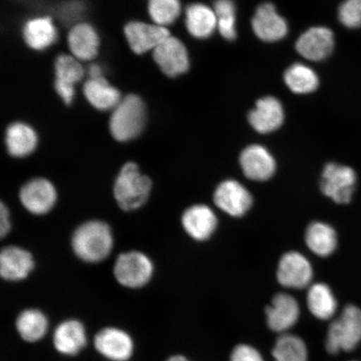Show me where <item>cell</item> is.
Masks as SVG:
<instances>
[{
	"instance_id": "obj_26",
	"label": "cell",
	"mask_w": 361,
	"mask_h": 361,
	"mask_svg": "<svg viewBox=\"0 0 361 361\" xmlns=\"http://www.w3.org/2000/svg\"><path fill=\"white\" fill-rule=\"evenodd\" d=\"M307 246L315 255L327 257L335 252L337 247V234L331 226L315 222L311 224L305 233Z\"/></svg>"
},
{
	"instance_id": "obj_24",
	"label": "cell",
	"mask_w": 361,
	"mask_h": 361,
	"mask_svg": "<svg viewBox=\"0 0 361 361\" xmlns=\"http://www.w3.org/2000/svg\"><path fill=\"white\" fill-rule=\"evenodd\" d=\"M24 38L27 44L36 51H43L56 42L57 31L49 17L36 18L26 23Z\"/></svg>"
},
{
	"instance_id": "obj_29",
	"label": "cell",
	"mask_w": 361,
	"mask_h": 361,
	"mask_svg": "<svg viewBox=\"0 0 361 361\" xmlns=\"http://www.w3.org/2000/svg\"><path fill=\"white\" fill-rule=\"evenodd\" d=\"M287 87L293 93L308 94L319 87V78L314 70L301 63L288 67L283 76Z\"/></svg>"
},
{
	"instance_id": "obj_7",
	"label": "cell",
	"mask_w": 361,
	"mask_h": 361,
	"mask_svg": "<svg viewBox=\"0 0 361 361\" xmlns=\"http://www.w3.org/2000/svg\"><path fill=\"white\" fill-rule=\"evenodd\" d=\"M94 345L99 354L111 361L128 360L134 352L132 336L116 327L101 329L94 337Z\"/></svg>"
},
{
	"instance_id": "obj_34",
	"label": "cell",
	"mask_w": 361,
	"mask_h": 361,
	"mask_svg": "<svg viewBox=\"0 0 361 361\" xmlns=\"http://www.w3.org/2000/svg\"><path fill=\"white\" fill-rule=\"evenodd\" d=\"M338 20L350 29L361 27V0H345L338 8Z\"/></svg>"
},
{
	"instance_id": "obj_1",
	"label": "cell",
	"mask_w": 361,
	"mask_h": 361,
	"mask_svg": "<svg viewBox=\"0 0 361 361\" xmlns=\"http://www.w3.org/2000/svg\"><path fill=\"white\" fill-rule=\"evenodd\" d=\"M113 247L111 230L102 221H90L75 230L72 247L81 260L97 263L111 254Z\"/></svg>"
},
{
	"instance_id": "obj_19",
	"label": "cell",
	"mask_w": 361,
	"mask_h": 361,
	"mask_svg": "<svg viewBox=\"0 0 361 361\" xmlns=\"http://www.w3.org/2000/svg\"><path fill=\"white\" fill-rule=\"evenodd\" d=\"M35 267L30 252L16 246L4 248L0 255V273L8 281H20L29 276Z\"/></svg>"
},
{
	"instance_id": "obj_2",
	"label": "cell",
	"mask_w": 361,
	"mask_h": 361,
	"mask_svg": "<svg viewBox=\"0 0 361 361\" xmlns=\"http://www.w3.org/2000/svg\"><path fill=\"white\" fill-rule=\"evenodd\" d=\"M151 190V179L143 175L134 162L123 166L114 185L116 200L125 211L138 209L145 204Z\"/></svg>"
},
{
	"instance_id": "obj_4",
	"label": "cell",
	"mask_w": 361,
	"mask_h": 361,
	"mask_svg": "<svg viewBox=\"0 0 361 361\" xmlns=\"http://www.w3.org/2000/svg\"><path fill=\"white\" fill-rule=\"evenodd\" d=\"M361 341V309L347 305L338 317L329 326L326 349L331 354L350 351Z\"/></svg>"
},
{
	"instance_id": "obj_14",
	"label": "cell",
	"mask_w": 361,
	"mask_h": 361,
	"mask_svg": "<svg viewBox=\"0 0 361 361\" xmlns=\"http://www.w3.org/2000/svg\"><path fill=\"white\" fill-rule=\"evenodd\" d=\"M125 35L130 47L138 55L154 49L171 36L166 27L130 22L125 27Z\"/></svg>"
},
{
	"instance_id": "obj_10",
	"label": "cell",
	"mask_w": 361,
	"mask_h": 361,
	"mask_svg": "<svg viewBox=\"0 0 361 361\" xmlns=\"http://www.w3.org/2000/svg\"><path fill=\"white\" fill-rule=\"evenodd\" d=\"M153 58L164 73L176 78L187 72L189 58L186 47L180 40L169 36L153 51Z\"/></svg>"
},
{
	"instance_id": "obj_17",
	"label": "cell",
	"mask_w": 361,
	"mask_h": 361,
	"mask_svg": "<svg viewBox=\"0 0 361 361\" xmlns=\"http://www.w3.org/2000/svg\"><path fill=\"white\" fill-rule=\"evenodd\" d=\"M87 331L78 319H67L56 328L53 344L59 353L67 356L78 355L87 345Z\"/></svg>"
},
{
	"instance_id": "obj_39",
	"label": "cell",
	"mask_w": 361,
	"mask_h": 361,
	"mask_svg": "<svg viewBox=\"0 0 361 361\" xmlns=\"http://www.w3.org/2000/svg\"><path fill=\"white\" fill-rule=\"evenodd\" d=\"M166 361H189V360L188 359L185 358L184 356L174 355V356H171V357L169 358Z\"/></svg>"
},
{
	"instance_id": "obj_23",
	"label": "cell",
	"mask_w": 361,
	"mask_h": 361,
	"mask_svg": "<svg viewBox=\"0 0 361 361\" xmlns=\"http://www.w3.org/2000/svg\"><path fill=\"white\" fill-rule=\"evenodd\" d=\"M8 153L15 157H25L35 151L38 138L33 128L22 123H13L6 130Z\"/></svg>"
},
{
	"instance_id": "obj_38",
	"label": "cell",
	"mask_w": 361,
	"mask_h": 361,
	"mask_svg": "<svg viewBox=\"0 0 361 361\" xmlns=\"http://www.w3.org/2000/svg\"><path fill=\"white\" fill-rule=\"evenodd\" d=\"M102 71L100 66L92 65L89 69L90 79H97L102 78Z\"/></svg>"
},
{
	"instance_id": "obj_31",
	"label": "cell",
	"mask_w": 361,
	"mask_h": 361,
	"mask_svg": "<svg viewBox=\"0 0 361 361\" xmlns=\"http://www.w3.org/2000/svg\"><path fill=\"white\" fill-rule=\"evenodd\" d=\"M214 11L218 19L219 33L226 39H235L237 36L235 6L233 0H216Z\"/></svg>"
},
{
	"instance_id": "obj_37",
	"label": "cell",
	"mask_w": 361,
	"mask_h": 361,
	"mask_svg": "<svg viewBox=\"0 0 361 361\" xmlns=\"http://www.w3.org/2000/svg\"><path fill=\"white\" fill-rule=\"evenodd\" d=\"M1 237L7 235L8 232H10L11 229V219H10V213H8V207L4 205V203L1 204Z\"/></svg>"
},
{
	"instance_id": "obj_8",
	"label": "cell",
	"mask_w": 361,
	"mask_h": 361,
	"mask_svg": "<svg viewBox=\"0 0 361 361\" xmlns=\"http://www.w3.org/2000/svg\"><path fill=\"white\" fill-rule=\"evenodd\" d=\"M20 198L23 206L30 213L43 215L49 213L55 206L57 192L49 180L35 178L22 187Z\"/></svg>"
},
{
	"instance_id": "obj_21",
	"label": "cell",
	"mask_w": 361,
	"mask_h": 361,
	"mask_svg": "<svg viewBox=\"0 0 361 361\" xmlns=\"http://www.w3.org/2000/svg\"><path fill=\"white\" fill-rule=\"evenodd\" d=\"M68 44L73 56L80 61H90L97 56L99 37L87 23L75 25L68 35Z\"/></svg>"
},
{
	"instance_id": "obj_11",
	"label": "cell",
	"mask_w": 361,
	"mask_h": 361,
	"mask_svg": "<svg viewBox=\"0 0 361 361\" xmlns=\"http://www.w3.org/2000/svg\"><path fill=\"white\" fill-rule=\"evenodd\" d=\"M214 200L221 210L233 216L245 215L252 202L250 192L236 180L221 183L216 189Z\"/></svg>"
},
{
	"instance_id": "obj_30",
	"label": "cell",
	"mask_w": 361,
	"mask_h": 361,
	"mask_svg": "<svg viewBox=\"0 0 361 361\" xmlns=\"http://www.w3.org/2000/svg\"><path fill=\"white\" fill-rule=\"evenodd\" d=\"M273 356L275 361H307L308 350L300 337L283 334L275 343Z\"/></svg>"
},
{
	"instance_id": "obj_9",
	"label": "cell",
	"mask_w": 361,
	"mask_h": 361,
	"mask_svg": "<svg viewBox=\"0 0 361 361\" xmlns=\"http://www.w3.org/2000/svg\"><path fill=\"white\" fill-rule=\"evenodd\" d=\"M312 277V266L300 252H288L279 261L277 279L284 287L304 288L309 286Z\"/></svg>"
},
{
	"instance_id": "obj_16",
	"label": "cell",
	"mask_w": 361,
	"mask_h": 361,
	"mask_svg": "<svg viewBox=\"0 0 361 361\" xmlns=\"http://www.w3.org/2000/svg\"><path fill=\"white\" fill-rule=\"evenodd\" d=\"M269 326L275 332L284 333L297 323L300 307L295 298L287 293H278L266 309Z\"/></svg>"
},
{
	"instance_id": "obj_13",
	"label": "cell",
	"mask_w": 361,
	"mask_h": 361,
	"mask_svg": "<svg viewBox=\"0 0 361 361\" xmlns=\"http://www.w3.org/2000/svg\"><path fill=\"white\" fill-rule=\"evenodd\" d=\"M255 34L265 42H276L288 34V24L274 4L264 3L257 8L252 20Z\"/></svg>"
},
{
	"instance_id": "obj_27",
	"label": "cell",
	"mask_w": 361,
	"mask_h": 361,
	"mask_svg": "<svg viewBox=\"0 0 361 361\" xmlns=\"http://www.w3.org/2000/svg\"><path fill=\"white\" fill-rule=\"evenodd\" d=\"M16 329L20 336L26 342H37L47 335L49 322L42 311L28 309L18 316Z\"/></svg>"
},
{
	"instance_id": "obj_28",
	"label": "cell",
	"mask_w": 361,
	"mask_h": 361,
	"mask_svg": "<svg viewBox=\"0 0 361 361\" xmlns=\"http://www.w3.org/2000/svg\"><path fill=\"white\" fill-rule=\"evenodd\" d=\"M307 305L316 318L331 319L337 310V301L331 288L324 283H315L310 288Z\"/></svg>"
},
{
	"instance_id": "obj_15",
	"label": "cell",
	"mask_w": 361,
	"mask_h": 361,
	"mask_svg": "<svg viewBox=\"0 0 361 361\" xmlns=\"http://www.w3.org/2000/svg\"><path fill=\"white\" fill-rule=\"evenodd\" d=\"M240 165L246 178L263 182L273 177L276 162L271 153L264 147H247L240 155Z\"/></svg>"
},
{
	"instance_id": "obj_18",
	"label": "cell",
	"mask_w": 361,
	"mask_h": 361,
	"mask_svg": "<svg viewBox=\"0 0 361 361\" xmlns=\"http://www.w3.org/2000/svg\"><path fill=\"white\" fill-rule=\"evenodd\" d=\"M284 112L281 102L278 99L267 97L260 99L256 107L248 115L250 123L262 134L270 133L282 126Z\"/></svg>"
},
{
	"instance_id": "obj_36",
	"label": "cell",
	"mask_w": 361,
	"mask_h": 361,
	"mask_svg": "<svg viewBox=\"0 0 361 361\" xmlns=\"http://www.w3.org/2000/svg\"><path fill=\"white\" fill-rule=\"evenodd\" d=\"M55 87L57 93L60 94L62 100L64 101L67 105H70L72 101H73L75 94L74 87L66 84L56 82V81L55 83Z\"/></svg>"
},
{
	"instance_id": "obj_12",
	"label": "cell",
	"mask_w": 361,
	"mask_h": 361,
	"mask_svg": "<svg viewBox=\"0 0 361 361\" xmlns=\"http://www.w3.org/2000/svg\"><path fill=\"white\" fill-rule=\"evenodd\" d=\"M335 47V38L326 27H313L300 35L296 49L300 56L311 61L326 60Z\"/></svg>"
},
{
	"instance_id": "obj_6",
	"label": "cell",
	"mask_w": 361,
	"mask_h": 361,
	"mask_svg": "<svg viewBox=\"0 0 361 361\" xmlns=\"http://www.w3.org/2000/svg\"><path fill=\"white\" fill-rule=\"evenodd\" d=\"M356 180L355 171L350 166L331 162L323 170L320 189L338 204H348L353 197Z\"/></svg>"
},
{
	"instance_id": "obj_25",
	"label": "cell",
	"mask_w": 361,
	"mask_h": 361,
	"mask_svg": "<svg viewBox=\"0 0 361 361\" xmlns=\"http://www.w3.org/2000/svg\"><path fill=\"white\" fill-rule=\"evenodd\" d=\"M84 94L89 102L101 111L111 110L121 102L119 90L103 78L87 80L84 85Z\"/></svg>"
},
{
	"instance_id": "obj_20",
	"label": "cell",
	"mask_w": 361,
	"mask_h": 361,
	"mask_svg": "<svg viewBox=\"0 0 361 361\" xmlns=\"http://www.w3.org/2000/svg\"><path fill=\"white\" fill-rule=\"evenodd\" d=\"M182 224L189 235L196 240L203 241L214 233L218 219L209 207L200 204L184 212Z\"/></svg>"
},
{
	"instance_id": "obj_32",
	"label": "cell",
	"mask_w": 361,
	"mask_h": 361,
	"mask_svg": "<svg viewBox=\"0 0 361 361\" xmlns=\"http://www.w3.org/2000/svg\"><path fill=\"white\" fill-rule=\"evenodd\" d=\"M148 11L157 25L173 24L180 13L179 0H149Z\"/></svg>"
},
{
	"instance_id": "obj_5",
	"label": "cell",
	"mask_w": 361,
	"mask_h": 361,
	"mask_svg": "<svg viewBox=\"0 0 361 361\" xmlns=\"http://www.w3.org/2000/svg\"><path fill=\"white\" fill-rule=\"evenodd\" d=\"M153 264L141 252L130 251L117 258L114 267L116 281L121 286L130 288L145 286L153 275Z\"/></svg>"
},
{
	"instance_id": "obj_3",
	"label": "cell",
	"mask_w": 361,
	"mask_h": 361,
	"mask_svg": "<svg viewBox=\"0 0 361 361\" xmlns=\"http://www.w3.org/2000/svg\"><path fill=\"white\" fill-rule=\"evenodd\" d=\"M146 121V106L142 99L135 94H129L112 113L110 120L112 137L118 142L130 141L141 134Z\"/></svg>"
},
{
	"instance_id": "obj_35",
	"label": "cell",
	"mask_w": 361,
	"mask_h": 361,
	"mask_svg": "<svg viewBox=\"0 0 361 361\" xmlns=\"http://www.w3.org/2000/svg\"><path fill=\"white\" fill-rule=\"evenodd\" d=\"M231 361H264L261 354L254 347L239 345L234 348Z\"/></svg>"
},
{
	"instance_id": "obj_33",
	"label": "cell",
	"mask_w": 361,
	"mask_h": 361,
	"mask_svg": "<svg viewBox=\"0 0 361 361\" xmlns=\"http://www.w3.org/2000/svg\"><path fill=\"white\" fill-rule=\"evenodd\" d=\"M56 82L74 87L84 76L83 67L78 59L67 55H61L56 61Z\"/></svg>"
},
{
	"instance_id": "obj_22",
	"label": "cell",
	"mask_w": 361,
	"mask_h": 361,
	"mask_svg": "<svg viewBox=\"0 0 361 361\" xmlns=\"http://www.w3.org/2000/svg\"><path fill=\"white\" fill-rule=\"evenodd\" d=\"M186 26L193 37L207 39L218 29L214 10L202 4H193L186 11Z\"/></svg>"
}]
</instances>
